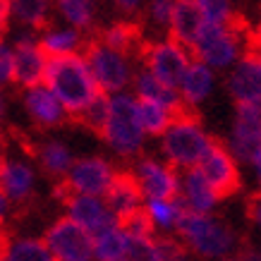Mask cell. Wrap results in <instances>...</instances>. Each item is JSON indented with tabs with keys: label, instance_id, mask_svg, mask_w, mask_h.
Segmentation results:
<instances>
[{
	"label": "cell",
	"instance_id": "obj_1",
	"mask_svg": "<svg viewBox=\"0 0 261 261\" xmlns=\"http://www.w3.org/2000/svg\"><path fill=\"white\" fill-rule=\"evenodd\" d=\"M43 87L60 101L70 120L80 115L89 103L103 94L96 80L91 77V70L82 53L48 58Z\"/></svg>",
	"mask_w": 261,
	"mask_h": 261
},
{
	"label": "cell",
	"instance_id": "obj_2",
	"mask_svg": "<svg viewBox=\"0 0 261 261\" xmlns=\"http://www.w3.org/2000/svg\"><path fill=\"white\" fill-rule=\"evenodd\" d=\"M175 230L177 240H182L187 249L201 259H225L228 254L238 252L240 247V238L228 223L211 216L192 214L190 208L180 216Z\"/></svg>",
	"mask_w": 261,
	"mask_h": 261
},
{
	"label": "cell",
	"instance_id": "obj_3",
	"mask_svg": "<svg viewBox=\"0 0 261 261\" xmlns=\"http://www.w3.org/2000/svg\"><path fill=\"white\" fill-rule=\"evenodd\" d=\"M208 144H211V137L204 132L197 111L173 118V122L163 132V153L168 159V166L175 170L197 168L199 161L204 159Z\"/></svg>",
	"mask_w": 261,
	"mask_h": 261
},
{
	"label": "cell",
	"instance_id": "obj_4",
	"mask_svg": "<svg viewBox=\"0 0 261 261\" xmlns=\"http://www.w3.org/2000/svg\"><path fill=\"white\" fill-rule=\"evenodd\" d=\"M249 32V24L242 17H235L230 24H204L197 43L192 46L190 58L206 67H228L240 58L242 43Z\"/></svg>",
	"mask_w": 261,
	"mask_h": 261
},
{
	"label": "cell",
	"instance_id": "obj_5",
	"mask_svg": "<svg viewBox=\"0 0 261 261\" xmlns=\"http://www.w3.org/2000/svg\"><path fill=\"white\" fill-rule=\"evenodd\" d=\"M103 139L111 144L122 159H135L142 151L144 135L139 129V122H137V106L132 96L115 94L111 98Z\"/></svg>",
	"mask_w": 261,
	"mask_h": 261
},
{
	"label": "cell",
	"instance_id": "obj_6",
	"mask_svg": "<svg viewBox=\"0 0 261 261\" xmlns=\"http://www.w3.org/2000/svg\"><path fill=\"white\" fill-rule=\"evenodd\" d=\"M137 58L142 60L149 74H153L161 84L170 89H180V82L190 67V53L175 41H144Z\"/></svg>",
	"mask_w": 261,
	"mask_h": 261
},
{
	"label": "cell",
	"instance_id": "obj_7",
	"mask_svg": "<svg viewBox=\"0 0 261 261\" xmlns=\"http://www.w3.org/2000/svg\"><path fill=\"white\" fill-rule=\"evenodd\" d=\"M82 56L87 60L89 70H91V77L96 80L98 89L103 94H118L129 84V65H127V58L120 56L118 50L108 48L106 43L96 39V36H89L84 41V48H82Z\"/></svg>",
	"mask_w": 261,
	"mask_h": 261
},
{
	"label": "cell",
	"instance_id": "obj_8",
	"mask_svg": "<svg viewBox=\"0 0 261 261\" xmlns=\"http://www.w3.org/2000/svg\"><path fill=\"white\" fill-rule=\"evenodd\" d=\"M197 170L201 173V177L208 182V187L214 190L218 201L238 194L240 187H242L238 161H235V156L230 153V149L221 139H214V137H211V144H208V149H206L204 159L199 161Z\"/></svg>",
	"mask_w": 261,
	"mask_h": 261
},
{
	"label": "cell",
	"instance_id": "obj_9",
	"mask_svg": "<svg viewBox=\"0 0 261 261\" xmlns=\"http://www.w3.org/2000/svg\"><path fill=\"white\" fill-rule=\"evenodd\" d=\"M53 197H56L63 206H67L72 221H77L82 228L89 230L94 238L118 225L115 216L108 211V206L103 204L101 199L72 192L70 185H67L65 180H58L56 182V187H53Z\"/></svg>",
	"mask_w": 261,
	"mask_h": 261
},
{
	"label": "cell",
	"instance_id": "obj_10",
	"mask_svg": "<svg viewBox=\"0 0 261 261\" xmlns=\"http://www.w3.org/2000/svg\"><path fill=\"white\" fill-rule=\"evenodd\" d=\"M43 245L56 254V261H94V235L70 216L58 218L46 230Z\"/></svg>",
	"mask_w": 261,
	"mask_h": 261
},
{
	"label": "cell",
	"instance_id": "obj_11",
	"mask_svg": "<svg viewBox=\"0 0 261 261\" xmlns=\"http://www.w3.org/2000/svg\"><path fill=\"white\" fill-rule=\"evenodd\" d=\"M132 173L142 187V194L149 201H173L180 197V177L177 170L156 159H142Z\"/></svg>",
	"mask_w": 261,
	"mask_h": 261
},
{
	"label": "cell",
	"instance_id": "obj_12",
	"mask_svg": "<svg viewBox=\"0 0 261 261\" xmlns=\"http://www.w3.org/2000/svg\"><path fill=\"white\" fill-rule=\"evenodd\" d=\"M230 153L235 159L254 163L261 156V108L259 106H238L235 127L230 137Z\"/></svg>",
	"mask_w": 261,
	"mask_h": 261
},
{
	"label": "cell",
	"instance_id": "obj_13",
	"mask_svg": "<svg viewBox=\"0 0 261 261\" xmlns=\"http://www.w3.org/2000/svg\"><path fill=\"white\" fill-rule=\"evenodd\" d=\"M48 56L43 53L39 39L22 36L12 46V80L24 89H34L43 84Z\"/></svg>",
	"mask_w": 261,
	"mask_h": 261
},
{
	"label": "cell",
	"instance_id": "obj_14",
	"mask_svg": "<svg viewBox=\"0 0 261 261\" xmlns=\"http://www.w3.org/2000/svg\"><path fill=\"white\" fill-rule=\"evenodd\" d=\"M113 166L108 161L98 159V156H89V159L74 161L70 173L63 180L70 185L72 192L77 194H87V197H101L106 194L108 185L113 180Z\"/></svg>",
	"mask_w": 261,
	"mask_h": 261
},
{
	"label": "cell",
	"instance_id": "obj_15",
	"mask_svg": "<svg viewBox=\"0 0 261 261\" xmlns=\"http://www.w3.org/2000/svg\"><path fill=\"white\" fill-rule=\"evenodd\" d=\"M0 192L8 197L10 206H15L17 216L32 204L34 199V173L22 161L3 159L0 163Z\"/></svg>",
	"mask_w": 261,
	"mask_h": 261
},
{
	"label": "cell",
	"instance_id": "obj_16",
	"mask_svg": "<svg viewBox=\"0 0 261 261\" xmlns=\"http://www.w3.org/2000/svg\"><path fill=\"white\" fill-rule=\"evenodd\" d=\"M204 15L199 10L197 0H173V12L168 19V29H170V41L180 43L187 53L192 46L197 43L199 34L204 29Z\"/></svg>",
	"mask_w": 261,
	"mask_h": 261
},
{
	"label": "cell",
	"instance_id": "obj_17",
	"mask_svg": "<svg viewBox=\"0 0 261 261\" xmlns=\"http://www.w3.org/2000/svg\"><path fill=\"white\" fill-rule=\"evenodd\" d=\"M103 197H106L103 204L108 206V211L115 216V221L127 214H132V211H137L139 206H144L142 187H139L137 175L132 170H115Z\"/></svg>",
	"mask_w": 261,
	"mask_h": 261
},
{
	"label": "cell",
	"instance_id": "obj_18",
	"mask_svg": "<svg viewBox=\"0 0 261 261\" xmlns=\"http://www.w3.org/2000/svg\"><path fill=\"white\" fill-rule=\"evenodd\" d=\"M24 106H27L29 118L39 127H58V125H67V122H70V118H67L65 108L60 106V101H58L43 84L27 91Z\"/></svg>",
	"mask_w": 261,
	"mask_h": 261
},
{
	"label": "cell",
	"instance_id": "obj_19",
	"mask_svg": "<svg viewBox=\"0 0 261 261\" xmlns=\"http://www.w3.org/2000/svg\"><path fill=\"white\" fill-rule=\"evenodd\" d=\"M228 91L238 106H259L261 108V72L252 60H240L228 80Z\"/></svg>",
	"mask_w": 261,
	"mask_h": 261
},
{
	"label": "cell",
	"instance_id": "obj_20",
	"mask_svg": "<svg viewBox=\"0 0 261 261\" xmlns=\"http://www.w3.org/2000/svg\"><path fill=\"white\" fill-rule=\"evenodd\" d=\"M94 36L101 41V43H106V46L113 48V50H118L120 56H125V58L137 56L142 43L146 41L144 39L142 24H137V22H115V24H111V27L101 29V32H96Z\"/></svg>",
	"mask_w": 261,
	"mask_h": 261
},
{
	"label": "cell",
	"instance_id": "obj_21",
	"mask_svg": "<svg viewBox=\"0 0 261 261\" xmlns=\"http://www.w3.org/2000/svg\"><path fill=\"white\" fill-rule=\"evenodd\" d=\"M180 197L192 214H201V216L211 214L216 201H218L214 190L208 187V182L201 177V173L197 168L185 170V177H182V185H180Z\"/></svg>",
	"mask_w": 261,
	"mask_h": 261
},
{
	"label": "cell",
	"instance_id": "obj_22",
	"mask_svg": "<svg viewBox=\"0 0 261 261\" xmlns=\"http://www.w3.org/2000/svg\"><path fill=\"white\" fill-rule=\"evenodd\" d=\"M211 87H214V74H211V70H208L206 65L192 60L187 72H185V77H182V82H180L182 101L187 103L190 108H194L197 103H201L206 96H208Z\"/></svg>",
	"mask_w": 261,
	"mask_h": 261
},
{
	"label": "cell",
	"instance_id": "obj_23",
	"mask_svg": "<svg viewBox=\"0 0 261 261\" xmlns=\"http://www.w3.org/2000/svg\"><path fill=\"white\" fill-rule=\"evenodd\" d=\"M96 261H129V238L115 225L94 238Z\"/></svg>",
	"mask_w": 261,
	"mask_h": 261
},
{
	"label": "cell",
	"instance_id": "obj_24",
	"mask_svg": "<svg viewBox=\"0 0 261 261\" xmlns=\"http://www.w3.org/2000/svg\"><path fill=\"white\" fill-rule=\"evenodd\" d=\"M84 41L87 39L77 29H48V34L43 39H39V43L48 58H58V56L82 53Z\"/></svg>",
	"mask_w": 261,
	"mask_h": 261
},
{
	"label": "cell",
	"instance_id": "obj_25",
	"mask_svg": "<svg viewBox=\"0 0 261 261\" xmlns=\"http://www.w3.org/2000/svg\"><path fill=\"white\" fill-rule=\"evenodd\" d=\"M36 159H39L41 168H43V173L48 177H53V180H63L65 175L70 173L72 168V153L70 149L60 142H48L41 146V151H36Z\"/></svg>",
	"mask_w": 261,
	"mask_h": 261
},
{
	"label": "cell",
	"instance_id": "obj_26",
	"mask_svg": "<svg viewBox=\"0 0 261 261\" xmlns=\"http://www.w3.org/2000/svg\"><path fill=\"white\" fill-rule=\"evenodd\" d=\"M135 106H137V122H139L142 135H163L168 125L173 122L170 111L159 106V103L146 101V98H135Z\"/></svg>",
	"mask_w": 261,
	"mask_h": 261
},
{
	"label": "cell",
	"instance_id": "obj_27",
	"mask_svg": "<svg viewBox=\"0 0 261 261\" xmlns=\"http://www.w3.org/2000/svg\"><path fill=\"white\" fill-rule=\"evenodd\" d=\"M10 8L19 22L36 32L50 29V3L48 0H10Z\"/></svg>",
	"mask_w": 261,
	"mask_h": 261
},
{
	"label": "cell",
	"instance_id": "obj_28",
	"mask_svg": "<svg viewBox=\"0 0 261 261\" xmlns=\"http://www.w3.org/2000/svg\"><path fill=\"white\" fill-rule=\"evenodd\" d=\"M108 108H111V98H108L106 94H101L98 98H96V101L89 103V106L80 113V115H74L70 122H72V125L84 127V129L94 132V135H98L103 139L106 122H108Z\"/></svg>",
	"mask_w": 261,
	"mask_h": 261
},
{
	"label": "cell",
	"instance_id": "obj_29",
	"mask_svg": "<svg viewBox=\"0 0 261 261\" xmlns=\"http://www.w3.org/2000/svg\"><path fill=\"white\" fill-rule=\"evenodd\" d=\"M118 228L122 230L129 240H153L156 238V225L151 221L146 206H139L137 211L118 218Z\"/></svg>",
	"mask_w": 261,
	"mask_h": 261
},
{
	"label": "cell",
	"instance_id": "obj_30",
	"mask_svg": "<svg viewBox=\"0 0 261 261\" xmlns=\"http://www.w3.org/2000/svg\"><path fill=\"white\" fill-rule=\"evenodd\" d=\"M146 211H149L153 225H159L161 230H175L180 216L187 211V206H185L182 197L173 199V201H159V199H156V201H149Z\"/></svg>",
	"mask_w": 261,
	"mask_h": 261
},
{
	"label": "cell",
	"instance_id": "obj_31",
	"mask_svg": "<svg viewBox=\"0 0 261 261\" xmlns=\"http://www.w3.org/2000/svg\"><path fill=\"white\" fill-rule=\"evenodd\" d=\"M58 8L77 32L94 27V0H58Z\"/></svg>",
	"mask_w": 261,
	"mask_h": 261
},
{
	"label": "cell",
	"instance_id": "obj_32",
	"mask_svg": "<svg viewBox=\"0 0 261 261\" xmlns=\"http://www.w3.org/2000/svg\"><path fill=\"white\" fill-rule=\"evenodd\" d=\"M5 261H53L43 240H17L12 242Z\"/></svg>",
	"mask_w": 261,
	"mask_h": 261
},
{
	"label": "cell",
	"instance_id": "obj_33",
	"mask_svg": "<svg viewBox=\"0 0 261 261\" xmlns=\"http://www.w3.org/2000/svg\"><path fill=\"white\" fill-rule=\"evenodd\" d=\"M153 245L159 249V261H194L192 252L187 249V245L182 240L166 235V232H156Z\"/></svg>",
	"mask_w": 261,
	"mask_h": 261
},
{
	"label": "cell",
	"instance_id": "obj_34",
	"mask_svg": "<svg viewBox=\"0 0 261 261\" xmlns=\"http://www.w3.org/2000/svg\"><path fill=\"white\" fill-rule=\"evenodd\" d=\"M197 5L208 24H221V27H225V24H230L238 17V12L232 10V3H230V0H197Z\"/></svg>",
	"mask_w": 261,
	"mask_h": 261
},
{
	"label": "cell",
	"instance_id": "obj_35",
	"mask_svg": "<svg viewBox=\"0 0 261 261\" xmlns=\"http://www.w3.org/2000/svg\"><path fill=\"white\" fill-rule=\"evenodd\" d=\"M129 261H159L153 240H129Z\"/></svg>",
	"mask_w": 261,
	"mask_h": 261
},
{
	"label": "cell",
	"instance_id": "obj_36",
	"mask_svg": "<svg viewBox=\"0 0 261 261\" xmlns=\"http://www.w3.org/2000/svg\"><path fill=\"white\" fill-rule=\"evenodd\" d=\"M0 84H15L12 80V48L0 39Z\"/></svg>",
	"mask_w": 261,
	"mask_h": 261
},
{
	"label": "cell",
	"instance_id": "obj_37",
	"mask_svg": "<svg viewBox=\"0 0 261 261\" xmlns=\"http://www.w3.org/2000/svg\"><path fill=\"white\" fill-rule=\"evenodd\" d=\"M173 12V0H151L149 3V15L156 24H168Z\"/></svg>",
	"mask_w": 261,
	"mask_h": 261
},
{
	"label": "cell",
	"instance_id": "obj_38",
	"mask_svg": "<svg viewBox=\"0 0 261 261\" xmlns=\"http://www.w3.org/2000/svg\"><path fill=\"white\" fill-rule=\"evenodd\" d=\"M12 247V232L8 230V225L0 221V259H8V252Z\"/></svg>",
	"mask_w": 261,
	"mask_h": 261
},
{
	"label": "cell",
	"instance_id": "obj_39",
	"mask_svg": "<svg viewBox=\"0 0 261 261\" xmlns=\"http://www.w3.org/2000/svg\"><path fill=\"white\" fill-rule=\"evenodd\" d=\"M10 15H12V8H10V0H0V39H3V36L8 34Z\"/></svg>",
	"mask_w": 261,
	"mask_h": 261
},
{
	"label": "cell",
	"instance_id": "obj_40",
	"mask_svg": "<svg viewBox=\"0 0 261 261\" xmlns=\"http://www.w3.org/2000/svg\"><path fill=\"white\" fill-rule=\"evenodd\" d=\"M139 3H142V0H115V5H118L122 12H135V10L139 8Z\"/></svg>",
	"mask_w": 261,
	"mask_h": 261
},
{
	"label": "cell",
	"instance_id": "obj_41",
	"mask_svg": "<svg viewBox=\"0 0 261 261\" xmlns=\"http://www.w3.org/2000/svg\"><path fill=\"white\" fill-rule=\"evenodd\" d=\"M8 211H10V201H8V197L0 192V221L8 216Z\"/></svg>",
	"mask_w": 261,
	"mask_h": 261
},
{
	"label": "cell",
	"instance_id": "obj_42",
	"mask_svg": "<svg viewBox=\"0 0 261 261\" xmlns=\"http://www.w3.org/2000/svg\"><path fill=\"white\" fill-rule=\"evenodd\" d=\"M242 58H245V60H252V63L259 67V72H261V53L259 56H242Z\"/></svg>",
	"mask_w": 261,
	"mask_h": 261
},
{
	"label": "cell",
	"instance_id": "obj_43",
	"mask_svg": "<svg viewBox=\"0 0 261 261\" xmlns=\"http://www.w3.org/2000/svg\"><path fill=\"white\" fill-rule=\"evenodd\" d=\"M3 113H5V101H3V94H0V120H3Z\"/></svg>",
	"mask_w": 261,
	"mask_h": 261
},
{
	"label": "cell",
	"instance_id": "obj_44",
	"mask_svg": "<svg viewBox=\"0 0 261 261\" xmlns=\"http://www.w3.org/2000/svg\"><path fill=\"white\" fill-rule=\"evenodd\" d=\"M223 261H238V259H223Z\"/></svg>",
	"mask_w": 261,
	"mask_h": 261
},
{
	"label": "cell",
	"instance_id": "obj_45",
	"mask_svg": "<svg viewBox=\"0 0 261 261\" xmlns=\"http://www.w3.org/2000/svg\"><path fill=\"white\" fill-rule=\"evenodd\" d=\"M0 163H3V156H0Z\"/></svg>",
	"mask_w": 261,
	"mask_h": 261
},
{
	"label": "cell",
	"instance_id": "obj_46",
	"mask_svg": "<svg viewBox=\"0 0 261 261\" xmlns=\"http://www.w3.org/2000/svg\"><path fill=\"white\" fill-rule=\"evenodd\" d=\"M0 261H5V259H0Z\"/></svg>",
	"mask_w": 261,
	"mask_h": 261
}]
</instances>
